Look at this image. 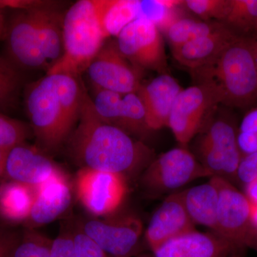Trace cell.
Listing matches in <instances>:
<instances>
[{
	"mask_svg": "<svg viewBox=\"0 0 257 257\" xmlns=\"http://www.w3.org/2000/svg\"><path fill=\"white\" fill-rule=\"evenodd\" d=\"M236 37L223 25L209 35L172 50V54L179 64L194 70L214 60Z\"/></svg>",
	"mask_w": 257,
	"mask_h": 257,
	"instance_id": "d6986e66",
	"label": "cell"
},
{
	"mask_svg": "<svg viewBox=\"0 0 257 257\" xmlns=\"http://www.w3.org/2000/svg\"><path fill=\"white\" fill-rule=\"evenodd\" d=\"M28 10L42 54L47 61L52 60L55 63L63 54L64 17L44 5Z\"/></svg>",
	"mask_w": 257,
	"mask_h": 257,
	"instance_id": "ffe728a7",
	"label": "cell"
},
{
	"mask_svg": "<svg viewBox=\"0 0 257 257\" xmlns=\"http://www.w3.org/2000/svg\"><path fill=\"white\" fill-rule=\"evenodd\" d=\"M78 77L46 74L27 88L25 108L37 141L45 150L59 148L79 119L84 89Z\"/></svg>",
	"mask_w": 257,
	"mask_h": 257,
	"instance_id": "7a4b0ae2",
	"label": "cell"
},
{
	"mask_svg": "<svg viewBox=\"0 0 257 257\" xmlns=\"http://www.w3.org/2000/svg\"><path fill=\"white\" fill-rule=\"evenodd\" d=\"M50 257H76L74 235L61 234L52 240Z\"/></svg>",
	"mask_w": 257,
	"mask_h": 257,
	"instance_id": "e575fe53",
	"label": "cell"
},
{
	"mask_svg": "<svg viewBox=\"0 0 257 257\" xmlns=\"http://www.w3.org/2000/svg\"><path fill=\"white\" fill-rule=\"evenodd\" d=\"M219 104L220 97L209 84L197 83L182 89L172 106L167 126L177 141L186 145L206 126Z\"/></svg>",
	"mask_w": 257,
	"mask_h": 257,
	"instance_id": "8992f818",
	"label": "cell"
},
{
	"mask_svg": "<svg viewBox=\"0 0 257 257\" xmlns=\"http://www.w3.org/2000/svg\"><path fill=\"white\" fill-rule=\"evenodd\" d=\"M121 53L138 68L167 74L168 67L165 42L156 24L140 16L128 24L116 37Z\"/></svg>",
	"mask_w": 257,
	"mask_h": 257,
	"instance_id": "9c48e42d",
	"label": "cell"
},
{
	"mask_svg": "<svg viewBox=\"0 0 257 257\" xmlns=\"http://www.w3.org/2000/svg\"><path fill=\"white\" fill-rule=\"evenodd\" d=\"M245 194L253 205H257V180L245 187Z\"/></svg>",
	"mask_w": 257,
	"mask_h": 257,
	"instance_id": "8d00e7d4",
	"label": "cell"
},
{
	"mask_svg": "<svg viewBox=\"0 0 257 257\" xmlns=\"http://www.w3.org/2000/svg\"><path fill=\"white\" fill-rule=\"evenodd\" d=\"M76 257H107V254L83 232L74 236Z\"/></svg>",
	"mask_w": 257,
	"mask_h": 257,
	"instance_id": "836d02e7",
	"label": "cell"
},
{
	"mask_svg": "<svg viewBox=\"0 0 257 257\" xmlns=\"http://www.w3.org/2000/svg\"><path fill=\"white\" fill-rule=\"evenodd\" d=\"M76 188L84 207L97 216L114 212L121 205L126 193L124 176L87 167L77 174Z\"/></svg>",
	"mask_w": 257,
	"mask_h": 257,
	"instance_id": "8fae6325",
	"label": "cell"
},
{
	"mask_svg": "<svg viewBox=\"0 0 257 257\" xmlns=\"http://www.w3.org/2000/svg\"><path fill=\"white\" fill-rule=\"evenodd\" d=\"M9 60L15 67L42 69L48 61L42 54L28 9L15 14L5 30Z\"/></svg>",
	"mask_w": 257,
	"mask_h": 257,
	"instance_id": "5bb4252c",
	"label": "cell"
},
{
	"mask_svg": "<svg viewBox=\"0 0 257 257\" xmlns=\"http://www.w3.org/2000/svg\"><path fill=\"white\" fill-rule=\"evenodd\" d=\"M137 257H155V256H154V255L142 254V255H140V256H138Z\"/></svg>",
	"mask_w": 257,
	"mask_h": 257,
	"instance_id": "b9f144b4",
	"label": "cell"
},
{
	"mask_svg": "<svg viewBox=\"0 0 257 257\" xmlns=\"http://www.w3.org/2000/svg\"><path fill=\"white\" fill-rule=\"evenodd\" d=\"M244 251L220 235L196 231L170 240L154 250L155 257H229Z\"/></svg>",
	"mask_w": 257,
	"mask_h": 257,
	"instance_id": "2e32d148",
	"label": "cell"
},
{
	"mask_svg": "<svg viewBox=\"0 0 257 257\" xmlns=\"http://www.w3.org/2000/svg\"><path fill=\"white\" fill-rule=\"evenodd\" d=\"M243 251H239V252H236L231 255L229 257H243Z\"/></svg>",
	"mask_w": 257,
	"mask_h": 257,
	"instance_id": "60d3db41",
	"label": "cell"
},
{
	"mask_svg": "<svg viewBox=\"0 0 257 257\" xmlns=\"http://www.w3.org/2000/svg\"><path fill=\"white\" fill-rule=\"evenodd\" d=\"M257 180V152L241 157L237 172L236 182L246 187Z\"/></svg>",
	"mask_w": 257,
	"mask_h": 257,
	"instance_id": "d6a6232c",
	"label": "cell"
},
{
	"mask_svg": "<svg viewBox=\"0 0 257 257\" xmlns=\"http://www.w3.org/2000/svg\"><path fill=\"white\" fill-rule=\"evenodd\" d=\"M21 236L13 231L0 229V257H12Z\"/></svg>",
	"mask_w": 257,
	"mask_h": 257,
	"instance_id": "d590c367",
	"label": "cell"
},
{
	"mask_svg": "<svg viewBox=\"0 0 257 257\" xmlns=\"http://www.w3.org/2000/svg\"><path fill=\"white\" fill-rule=\"evenodd\" d=\"M183 4L203 21L214 20L221 23L229 13L231 0H187Z\"/></svg>",
	"mask_w": 257,
	"mask_h": 257,
	"instance_id": "f546056e",
	"label": "cell"
},
{
	"mask_svg": "<svg viewBox=\"0 0 257 257\" xmlns=\"http://www.w3.org/2000/svg\"><path fill=\"white\" fill-rule=\"evenodd\" d=\"M252 205V219L253 224L257 230V205Z\"/></svg>",
	"mask_w": 257,
	"mask_h": 257,
	"instance_id": "ab89813d",
	"label": "cell"
},
{
	"mask_svg": "<svg viewBox=\"0 0 257 257\" xmlns=\"http://www.w3.org/2000/svg\"><path fill=\"white\" fill-rule=\"evenodd\" d=\"M8 150L0 147V178L4 176L5 162H6L7 155Z\"/></svg>",
	"mask_w": 257,
	"mask_h": 257,
	"instance_id": "74e56055",
	"label": "cell"
},
{
	"mask_svg": "<svg viewBox=\"0 0 257 257\" xmlns=\"http://www.w3.org/2000/svg\"><path fill=\"white\" fill-rule=\"evenodd\" d=\"M221 23L236 37L255 40L257 0H231L229 13Z\"/></svg>",
	"mask_w": 257,
	"mask_h": 257,
	"instance_id": "cb8c5ba5",
	"label": "cell"
},
{
	"mask_svg": "<svg viewBox=\"0 0 257 257\" xmlns=\"http://www.w3.org/2000/svg\"><path fill=\"white\" fill-rule=\"evenodd\" d=\"M184 191L170 194L152 215L145 231L152 251L171 239L196 231L184 205Z\"/></svg>",
	"mask_w": 257,
	"mask_h": 257,
	"instance_id": "4fadbf2b",
	"label": "cell"
},
{
	"mask_svg": "<svg viewBox=\"0 0 257 257\" xmlns=\"http://www.w3.org/2000/svg\"><path fill=\"white\" fill-rule=\"evenodd\" d=\"M72 192L67 177L61 172L36 187V196L29 223L41 226L55 220L70 205Z\"/></svg>",
	"mask_w": 257,
	"mask_h": 257,
	"instance_id": "ac0fdd59",
	"label": "cell"
},
{
	"mask_svg": "<svg viewBox=\"0 0 257 257\" xmlns=\"http://www.w3.org/2000/svg\"><path fill=\"white\" fill-rule=\"evenodd\" d=\"M141 220L126 216L107 219H92L84 224L83 233L111 256L128 257L138 248L143 234Z\"/></svg>",
	"mask_w": 257,
	"mask_h": 257,
	"instance_id": "7c38bea8",
	"label": "cell"
},
{
	"mask_svg": "<svg viewBox=\"0 0 257 257\" xmlns=\"http://www.w3.org/2000/svg\"><path fill=\"white\" fill-rule=\"evenodd\" d=\"M211 180L219 192L216 234L238 248H250L257 251V230L253 224L252 205L244 193L234 184L221 177H212Z\"/></svg>",
	"mask_w": 257,
	"mask_h": 257,
	"instance_id": "5b68a950",
	"label": "cell"
},
{
	"mask_svg": "<svg viewBox=\"0 0 257 257\" xmlns=\"http://www.w3.org/2000/svg\"><path fill=\"white\" fill-rule=\"evenodd\" d=\"M101 28L106 39L120 32L140 16V1L95 0Z\"/></svg>",
	"mask_w": 257,
	"mask_h": 257,
	"instance_id": "603a6c76",
	"label": "cell"
},
{
	"mask_svg": "<svg viewBox=\"0 0 257 257\" xmlns=\"http://www.w3.org/2000/svg\"><path fill=\"white\" fill-rule=\"evenodd\" d=\"M237 134L238 128L232 119L219 117L209 124L199 147L200 163L212 177H221L232 184L236 182L241 159Z\"/></svg>",
	"mask_w": 257,
	"mask_h": 257,
	"instance_id": "ba28073f",
	"label": "cell"
},
{
	"mask_svg": "<svg viewBox=\"0 0 257 257\" xmlns=\"http://www.w3.org/2000/svg\"><path fill=\"white\" fill-rule=\"evenodd\" d=\"M2 9H3V8L0 5V40H1L3 35H4L5 30H5L4 16H3Z\"/></svg>",
	"mask_w": 257,
	"mask_h": 257,
	"instance_id": "f35d334b",
	"label": "cell"
},
{
	"mask_svg": "<svg viewBox=\"0 0 257 257\" xmlns=\"http://www.w3.org/2000/svg\"><path fill=\"white\" fill-rule=\"evenodd\" d=\"M237 143L241 157L257 152V107L248 111L241 120Z\"/></svg>",
	"mask_w": 257,
	"mask_h": 257,
	"instance_id": "1f68e13d",
	"label": "cell"
},
{
	"mask_svg": "<svg viewBox=\"0 0 257 257\" xmlns=\"http://www.w3.org/2000/svg\"><path fill=\"white\" fill-rule=\"evenodd\" d=\"M79 120L71 148L84 167L125 177L152 162V152L146 145L98 116L85 90Z\"/></svg>",
	"mask_w": 257,
	"mask_h": 257,
	"instance_id": "6da1fadb",
	"label": "cell"
},
{
	"mask_svg": "<svg viewBox=\"0 0 257 257\" xmlns=\"http://www.w3.org/2000/svg\"><path fill=\"white\" fill-rule=\"evenodd\" d=\"M182 89L168 74H160L148 84H142L136 93L143 102L150 131L168 126L171 110Z\"/></svg>",
	"mask_w": 257,
	"mask_h": 257,
	"instance_id": "e0dca14e",
	"label": "cell"
},
{
	"mask_svg": "<svg viewBox=\"0 0 257 257\" xmlns=\"http://www.w3.org/2000/svg\"><path fill=\"white\" fill-rule=\"evenodd\" d=\"M21 83L17 67L9 60L0 57V111L15 105Z\"/></svg>",
	"mask_w": 257,
	"mask_h": 257,
	"instance_id": "4316f807",
	"label": "cell"
},
{
	"mask_svg": "<svg viewBox=\"0 0 257 257\" xmlns=\"http://www.w3.org/2000/svg\"><path fill=\"white\" fill-rule=\"evenodd\" d=\"M107 257H114V256H107Z\"/></svg>",
	"mask_w": 257,
	"mask_h": 257,
	"instance_id": "ee69618b",
	"label": "cell"
},
{
	"mask_svg": "<svg viewBox=\"0 0 257 257\" xmlns=\"http://www.w3.org/2000/svg\"><path fill=\"white\" fill-rule=\"evenodd\" d=\"M52 240L33 230L20 237L12 257H50Z\"/></svg>",
	"mask_w": 257,
	"mask_h": 257,
	"instance_id": "f1b7e54d",
	"label": "cell"
},
{
	"mask_svg": "<svg viewBox=\"0 0 257 257\" xmlns=\"http://www.w3.org/2000/svg\"><path fill=\"white\" fill-rule=\"evenodd\" d=\"M223 24L216 21H203L194 19L179 18L165 30L172 50L207 36L218 30Z\"/></svg>",
	"mask_w": 257,
	"mask_h": 257,
	"instance_id": "d4e9b609",
	"label": "cell"
},
{
	"mask_svg": "<svg viewBox=\"0 0 257 257\" xmlns=\"http://www.w3.org/2000/svg\"><path fill=\"white\" fill-rule=\"evenodd\" d=\"M255 51H256V60L257 64V41L256 42V48H255Z\"/></svg>",
	"mask_w": 257,
	"mask_h": 257,
	"instance_id": "7bdbcfd3",
	"label": "cell"
},
{
	"mask_svg": "<svg viewBox=\"0 0 257 257\" xmlns=\"http://www.w3.org/2000/svg\"><path fill=\"white\" fill-rule=\"evenodd\" d=\"M36 196V188L10 182L0 187V216L11 222L28 220Z\"/></svg>",
	"mask_w": 257,
	"mask_h": 257,
	"instance_id": "7402d4cb",
	"label": "cell"
},
{
	"mask_svg": "<svg viewBox=\"0 0 257 257\" xmlns=\"http://www.w3.org/2000/svg\"><path fill=\"white\" fill-rule=\"evenodd\" d=\"M117 127L130 136L135 135L141 138L150 131L147 123L145 108L137 93H130L123 96Z\"/></svg>",
	"mask_w": 257,
	"mask_h": 257,
	"instance_id": "484cf974",
	"label": "cell"
},
{
	"mask_svg": "<svg viewBox=\"0 0 257 257\" xmlns=\"http://www.w3.org/2000/svg\"><path fill=\"white\" fill-rule=\"evenodd\" d=\"M95 89L92 102L96 114L104 122L117 127L124 95L105 89Z\"/></svg>",
	"mask_w": 257,
	"mask_h": 257,
	"instance_id": "83f0119b",
	"label": "cell"
},
{
	"mask_svg": "<svg viewBox=\"0 0 257 257\" xmlns=\"http://www.w3.org/2000/svg\"><path fill=\"white\" fill-rule=\"evenodd\" d=\"M28 126L18 120L0 113V147L5 150H11L23 144L30 135Z\"/></svg>",
	"mask_w": 257,
	"mask_h": 257,
	"instance_id": "4dcf8cb0",
	"label": "cell"
},
{
	"mask_svg": "<svg viewBox=\"0 0 257 257\" xmlns=\"http://www.w3.org/2000/svg\"><path fill=\"white\" fill-rule=\"evenodd\" d=\"M256 41L236 37L214 60L191 70L197 83L214 87L225 106L252 104L257 100Z\"/></svg>",
	"mask_w": 257,
	"mask_h": 257,
	"instance_id": "3957f363",
	"label": "cell"
},
{
	"mask_svg": "<svg viewBox=\"0 0 257 257\" xmlns=\"http://www.w3.org/2000/svg\"><path fill=\"white\" fill-rule=\"evenodd\" d=\"M142 71L121 53L116 41L104 43L87 69L95 89L122 95L138 92L142 85Z\"/></svg>",
	"mask_w": 257,
	"mask_h": 257,
	"instance_id": "30bf717a",
	"label": "cell"
},
{
	"mask_svg": "<svg viewBox=\"0 0 257 257\" xmlns=\"http://www.w3.org/2000/svg\"><path fill=\"white\" fill-rule=\"evenodd\" d=\"M61 171L50 159L23 143L8 151L4 175L10 182L36 188Z\"/></svg>",
	"mask_w": 257,
	"mask_h": 257,
	"instance_id": "9a60e30c",
	"label": "cell"
},
{
	"mask_svg": "<svg viewBox=\"0 0 257 257\" xmlns=\"http://www.w3.org/2000/svg\"><path fill=\"white\" fill-rule=\"evenodd\" d=\"M212 177L185 148H175L166 152L147 166L141 182L152 195L165 194L202 177Z\"/></svg>",
	"mask_w": 257,
	"mask_h": 257,
	"instance_id": "52a82bcc",
	"label": "cell"
},
{
	"mask_svg": "<svg viewBox=\"0 0 257 257\" xmlns=\"http://www.w3.org/2000/svg\"><path fill=\"white\" fill-rule=\"evenodd\" d=\"M184 202L194 224L203 225L215 231L219 192L211 179L208 183L184 190Z\"/></svg>",
	"mask_w": 257,
	"mask_h": 257,
	"instance_id": "44dd1931",
	"label": "cell"
},
{
	"mask_svg": "<svg viewBox=\"0 0 257 257\" xmlns=\"http://www.w3.org/2000/svg\"><path fill=\"white\" fill-rule=\"evenodd\" d=\"M95 0H80L67 10L63 20V54L47 74L79 77L105 43Z\"/></svg>",
	"mask_w": 257,
	"mask_h": 257,
	"instance_id": "277c9868",
	"label": "cell"
}]
</instances>
